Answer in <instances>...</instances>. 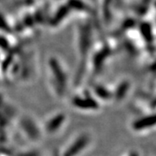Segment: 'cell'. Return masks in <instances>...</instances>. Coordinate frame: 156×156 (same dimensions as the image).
I'll use <instances>...</instances> for the list:
<instances>
[{"mask_svg":"<svg viewBox=\"0 0 156 156\" xmlns=\"http://www.w3.org/2000/svg\"><path fill=\"white\" fill-rule=\"evenodd\" d=\"M74 103L76 106L82 109H96L97 108V103L95 101L90 99H80L76 98L74 100Z\"/></svg>","mask_w":156,"mask_h":156,"instance_id":"3957f363","label":"cell"},{"mask_svg":"<svg viewBox=\"0 0 156 156\" xmlns=\"http://www.w3.org/2000/svg\"><path fill=\"white\" fill-rule=\"evenodd\" d=\"M87 142H88V140H87L85 137L81 138L80 140H78V141L74 144V146H72V147L68 150V152H67V154H66V155L65 156H75L79 151H81V150L84 148V146L86 145Z\"/></svg>","mask_w":156,"mask_h":156,"instance_id":"6da1fadb","label":"cell"},{"mask_svg":"<svg viewBox=\"0 0 156 156\" xmlns=\"http://www.w3.org/2000/svg\"><path fill=\"white\" fill-rule=\"evenodd\" d=\"M155 116H148L145 117L144 119H141L139 121H137L135 124H134V128L136 129H146L148 127H151L155 124Z\"/></svg>","mask_w":156,"mask_h":156,"instance_id":"7a4b0ae2","label":"cell"},{"mask_svg":"<svg viewBox=\"0 0 156 156\" xmlns=\"http://www.w3.org/2000/svg\"><path fill=\"white\" fill-rule=\"evenodd\" d=\"M63 115H58L56 118H54L53 120H51L48 125V130L49 131H54L56 130L63 122Z\"/></svg>","mask_w":156,"mask_h":156,"instance_id":"277c9868","label":"cell"},{"mask_svg":"<svg viewBox=\"0 0 156 156\" xmlns=\"http://www.w3.org/2000/svg\"><path fill=\"white\" fill-rule=\"evenodd\" d=\"M132 156H137V155H132Z\"/></svg>","mask_w":156,"mask_h":156,"instance_id":"52a82bcc","label":"cell"},{"mask_svg":"<svg viewBox=\"0 0 156 156\" xmlns=\"http://www.w3.org/2000/svg\"><path fill=\"white\" fill-rule=\"evenodd\" d=\"M96 93L101 96H103V98H109V92H107L105 89H98L97 90H96Z\"/></svg>","mask_w":156,"mask_h":156,"instance_id":"5b68a950","label":"cell"},{"mask_svg":"<svg viewBox=\"0 0 156 156\" xmlns=\"http://www.w3.org/2000/svg\"><path fill=\"white\" fill-rule=\"evenodd\" d=\"M125 89H126V88L124 89V88H123V86L118 89L117 93H116V96H117V98H119V99H120V98H122V96L125 95V93H126V91H127V90H125Z\"/></svg>","mask_w":156,"mask_h":156,"instance_id":"8992f818","label":"cell"}]
</instances>
